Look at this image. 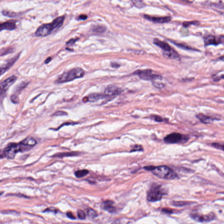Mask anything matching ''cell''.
I'll return each instance as SVG.
<instances>
[{"instance_id":"obj_1","label":"cell","mask_w":224,"mask_h":224,"mask_svg":"<svg viewBox=\"0 0 224 224\" xmlns=\"http://www.w3.org/2000/svg\"><path fill=\"white\" fill-rule=\"evenodd\" d=\"M37 144V141L33 137H29L19 143H10L3 150L4 157L13 159L19 152L29 151Z\"/></svg>"},{"instance_id":"obj_2","label":"cell","mask_w":224,"mask_h":224,"mask_svg":"<svg viewBox=\"0 0 224 224\" xmlns=\"http://www.w3.org/2000/svg\"><path fill=\"white\" fill-rule=\"evenodd\" d=\"M65 19L64 16H60L56 18L51 23L43 24L39 26L35 32V35L37 37H46L51 34L52 33L62 26Z\"/></svg>"},{"instance_id":"obj_3","label":"cell","mask_w":224,"mask_h":224,"mask_svg":"<svg viewBox=\"0 0 224 224\" xmlns=\"http://www.w3.org/2000/svg\"><path fill=\"white\" fill-rule=\"evenodd\" d=\"M84 72L82 68H76L64 72L59 76L56 82L58 84L65 83L72 81L75 79L83 77Z\"/></svg>"},{"instance_id":"obj_4","label":"cell","mask_w":224,"mask_h":224,"mask_svg":"<svg viewBox=\"0 0 224 224\" xmlns=\"http://www.w3.org/2000/svg\"><path fill=\"white\" fill-rule=\"evenodd\" d=\"M151 171L155 175L163 179H174L178 177L175 172L167 166L154 167Z\"/></svg>"},{"instance_id":"obj_5","label":"cell","mask_w":224,"mask_h":224,"mask_svg":"<svg viewBox=\"0 0 224 224\" xmlns=\"http://www.w3.org/2000/svg\"><path fill=\"white\" fill-rule=\"evenodd\" d=\"M165 192L160 186H153L150 189L147 194V200L151 202L160 201Z\"/></svg>"},{"instance_id":"obj_6","label":"cell","mask_w":224,"mask_h":224,"mask_svg":"<svg viewBox=\"0 0 224 224\" xmlns=\"http://www.w3.org/2000/svg\"><path fill=\"white\" fill-rule=\"evenodd\" d=\"M152 71L151 70H137L134 72V75H138L141 78L145 80L155 81L156 80H162V77L161 75L152 74Z\"/></svg>"},{"instance_id":"obj_7","label":"cell","mask_w":224,"mask_h":224,"mask_svg":"<svg viewBox=\"0 0 224 224\" xmlns=\"http://www.w3.org/2000/svg\"><path fill=\"white\" fill-rule=\"evenodd\" d=\"M188 139L186 136L181 135L180 134L174 133L171 134L165 137L164 141L167 144H177L186 141Z\"/></svg>"},{"instance_id":"obj_8","label":"cell","mask_w":224,"mask_h":224,"mask_svg":"<svg viewBox=\"0 0 224 224\" xmlns=\"http://www.w3.org/2000/svg\"><path fill=\"white\" fill-rule=\"evenodd\" d=\"M205 46L209 45H218L219 44L224 43V36L217 37L214 35H209L205 37L204 39Z\"/></svg>"},{"instance_id":"obj_9","label":"cell","mask_w":224,"mask_h":224,"mask_svg":"<svg viewBox=\"0 0 224 224\" xmlns=\"http://www.w3.org/2000/svg\"><path fill=\"white\" fill-rule=\"evenodd\" d=\"M191 217L196 221L198 222L211 221L215 219V215L213 213H210L207 215H202L199 214H192Z\"/></svg>"},{"instance_id":"obj_10","label":"cell","mask_w":224,"mask_h":224,"mask_svg":"<svg viewBox=\"0 0 224 224\" xmlns=\"http://www.w3.org/2000/svg\"><path fill=\"white\" fill-rule=\"evenodd\" d=\"M16 76L15 75L11 76L2 82L1 83V95L5 93L6 91L12 84L15 82L17 80Z\"/></svg>"},{"instance_id":"obj_11","label":"cell","mask_w":224,"mask_h":224,"mask_svg":"<svg viewBox=\"0 0 224 224\" xmlns=\"http://www.w3.org/2000/svg\"><path fill=\"white\" fill-rule=\"evenodd\" d=\"M122 90L119 87L113 85L108 86L105 91V94L108 96L118 95L120 94Z\"/></svg>"},{"instance_id":"obj_12","label":"cell","mask_w":224,"mask_h":224,"mask_svg":"<svg viewBox=\"0 0 224 224\" xmlns=\"http://www.w3.org/2000/svg\"><path fill=\"white\" fill-rule=\"evenodd\" d=\"M144 17L146 19L148 20L151 21L152 22H155L156 23H167L169 22L171 20V18L170 17H154L150 16L149 15H144Z\"/></svg>"},{"instance_id":"obj_13","label":"cell","mask_w":224,"mask_h":224,"mask_svg":"<svg viewBox=\"0 0 224 224\" xmlns=\"http://www.w3.org/2000/svg\"><path fill=\"white\" fill-rule=\"evenodd\" d=\"M19 57V55H17L15 57H13L12 58L9 60L7 61L5 64H3L1 66V75H2L5 72H6L12 65L14 64V63L16 61L18 58Z\"/></svg>"},{"instance_id":"obj_14","label":"cell","mask_w":224,"mask_h":224,"mask_svg":"<svg viewBox=\"0 0 224 224\" xmlns=\"http://www.w3.org/2000/svg\"><path fill=\"white\" fill-rule=\"evenodd\" d=\"M107 96H108L106 95L105 94L102 95V94L95 93V94H91L89 95H88V96L86 97L83 98V101L84 102H96L99 99H102Z\"/></svg>"},{"instance_id":"obj_15","label":"cell","mask_w":224,"mask_h":224,"mask_svg":"<svg viewBox=\"0 0 224 224\" xmlns=\"http://www.w3.org/2000/svg\"><path fill=\"white\" fill-rule=\"evenodd\" d=\"M101 207L104 210L107 211L108 212L113 213L115 212L116 209L114 206V202L113 201L108 200L102 203Z\"/></svg>"},{"instance_id":"obj_16","label":"cell","mask_w":224,"mask_h":224,"mask_svg":"<svg viewBox=\"0 0 224 224\" xmlns=\"http://www.w3.org/2000/svg\"><path fill=\"white\" fill-rule=\"evenodd\" d=\"M154 44L162 49L164 52L169 51L172 49L169 45L166 43L161 41L158 39H155L154 40Z\"/></svg>"},{"instance_id":"obj_17","label":"cell","mask_w":224,"mask_h":224,"mask_svg":"<svg viewBox=\"0 0 224 224\" xmlns=\"http://www.w3.org/2000/svg\"><path fill=\"white\" fill-rule=\"evenodd\" d=\"M16 25L15 23L12 22L8 21V22H4L2 23L1 24V31L3 30H8L11 31L15 29Z\"/></svg>"},{"instance_id":"obj_18","label":"cell","mask_w":224,"mask_h":224,"mask_svg":"<svg viewBox=\"0 0 224 224\" xmlns=\"http://www.w3.org/2000/svg\"><path fill=\"white\" fill-rule=\"evenodd\" d=\"M197 118L201 122L204 124H209L211 123L214 121V119L208 116L205 115L202 113H199L196 115Z\"/></svg>"},{"instance_id":"obj_19","label":"cell","mask_w":224,"mask_h":224,"mask_svg":"<svg viewBox=\"0 0 224 224\" xmlns=\"http://www.w3.org/2000/svg\"><path fill=\"white\" fill-rule=\"evenodd\" d=\"M163 55L167 58L173 59L175 60H179L180 57L177 52L173 49H172L170 51L168 52H164Z\"/></svg>"},{"instance_id":"obj_20","label":"cell","mask_w":224,"mask_h":224,"mask_svg":"<svg viewBox=\"0 0 224 224\" xmlns=\"http://www.w3.org/2000/svg\"><path fill=\"white\" fill-rule=\"evenodd\" d=\"M88 173H89V171L88 170H80L76 171L75 172V175L77 178H82L87 175Z\"/></svg>"},{"instance_id":"obj_21","label":"cell","mask_w":224,"mask_h":224,"mask_svg":"<svg viewBox=\"0 0 224 224\" xmlns=\"http://www.w3.org/2000/svg\"><path fill=\"white\" fill-rule=\"evenodd\" d=\"M78 155V153L75 152H67V153H61L55 155L53 157H55L62 158L68 156H75Z\"/></svg>"},{"instance_id":"obj_22","label":"cell","mask_w":224,"mask_h":224,"mask_svg":"<svg viewBox=\"0 0 224 224\" xmlns=\"http://www.w3.org/2000/svg\"><path fill=\"white\" fill-rule=\"evenodd\" d=\"M2 13L3 15L6 16L8 17H15L18 15V14L15 13V12H13V11H5V10H3L2 11Z\"/></svg>"},{"instance_id":"obj_23","label":"cell","mask_w":224,"mask_h":224,"mask_svg":"<svg viewBox=\"0 0 224 224\" xmlns=\"http://www.w3.org/2000/svg\"><path fill=\"white\" fill-rule=\"evenodd\" d=\"M87 215L88 217L91 218H95L98 216V214L97 213L96 211L95 210H94L93 209H88L87 211Z\"/></svg>"},{"instance_id":"obj_24","label":"cell","mask_w":224,"mask_h":224,"mask_svg":"<svg viewBox=\"0 0 224 224\" xmlns=\"http://www.w3.org/2000/svg\"><path fill=\"white\" fill-rule=\"evenodd\" d=\"M106 28L103 26H98L94 28L93 31L97 33H103L106 30Z\"/></svg>"},{"instance_id":"obj_25","label":"cell","mask_w":224,"mask_h":224,"mask_svg":"<svg viewBox=\"0 0 224 224\" xmlns=\"http://www.w3.org/2000/svg\"><path fill=\"white\" fill-rule=\"evenodd\" d=\"M211 146L217 149L224 151V144H221L219 143H213L211 144Z\"/></svg>"},{"instance_id":"obj_26","label":"cell","mask_w":224,"mask_h":224,"mask_svg":"<svg viewBox=\"0 0 224 224\" xmlns=\"http://www.w3.org/2000/svg\"><path fill=\"white\" fill-rule=\"evenodd\" d=\"M173 43L175 45H176V46H178V47L181 48V49H184V50H195L193 49H192V48L190 47L189 46H186V45L183 44H178V43Z\"/></svg>"},{"instance_id":"obj_27","label":"cell","mask_w":224,"mask_h":224,"mask_svg":"<svg viewBox=\"0 0 224 224\" xmlns=\"http://www.w3.org/2000/svg\"><path fill=\"white\" fill-rule=\"evenodd\" d=\"M132 2L135 6L139 8H143L146 5L144 3L141 1H133Z\"/></svg>"},{"instance_id":"obj_28","label":"cell","mask_w":224,"mask_h":224,"mask_svg":"<svg viewBox=\"0 0 224 224\" xmlns=\"http://www.w3.org/2000/svg\"><path fill=\"white\" fill-rule=\"evenodd\" d=\"M77 216L80 219L84 220L86 218V214L82 210H78L77 211Z\"/></svg>"},{"instance_id":"obj_29","label":"cell","mask_w":224,"mask_h":224,"mask_svg":"<svg viewBox=\"0 0 224 224\" xmlns=\"http://www.w3.org/2000/svg\"><path fill=\"white\" fill-rule=\"evenodd\" d=\"M199 22L197 21H192V22H183V26L184 27L186 28L189 27V26H191L192 25H198Z\"/></svg>"},{"instance_id":"obj_30","label":"cell","mask_w":224,"mask_h":224,"mask_svg":"<svg viewBox=\"0 0 224 224\" xmlns=\"http://www.w3.org/2000/svg\"><path fill=\"white\" fill-rule=\"evenodd\" d=\"M190 203L189 202H185V201H175L174 202V205L177 206H183L185 205H189Z\"/></svg>"},{"instance_id":"obj_31","label":"cell","mask_w":224,"mask_h":224,"mask_svg":"<svg viewBox=\"0 0 224 224\" xmlns=\"http://www.w3.org/2000/svg\"><path fill=\"white\" fill-rule=\"evenodd\" d=\"M152 84L155 87L158 88H163V87H164L165 86L163 83L159 82H156V81H153Z\"/></svg>"},{"instance_id":"obj_32","label":"cell","mask_w":224,"mask_h":224,"mask_svg":"<svg viewBox=\"0 0 224 224\" xmlns=\"http://www.w3.org/2000/svg\"><path fill=\"white\" fill-rule=\"evenodd\" d=\"M210 5L219 9H224V3H211Z\"/></svg>"},{"instance_id":"obj_33","label":"cell","mask_w":224,"mask_h":224,"mask_svg":"<svg viewBox=\"0 0 224 224\" xmlns=\"http://www.w3.org/2000/svg\"><path fill=\"white\" fill-rule=\"evenodd\" d=\"M13 49L11 48H8V49L2 50H3V51H1V55L2 56H3V55H7V54H8V53H10L11 52H13Z\"/></svg>"},{"instance_id":"obj_34","label":"cell","mask_w":224,"mask_h":224,"mask_svg":"<svg viewBox=\"0 0 224 224\" xmlns=\"http://www.w3.org/2000/svg\"><path fill=\"white\" fill-rule=\"evenodd\" d=\"M28 84V83L26 82H22L18 86V88H17V90H18V91L22 90L23 88H25V87H26Z\"/></svg>"},{"instance_id":"obj_35","label":"cell","mask_w":224,"mask_h":224,"mask_svg":"<svg viewBox=\"0 0 224 224\" xmlns=\"http://www.w3.org/2000/svg\"><path fill=\"white\" fill-rule=\"evenodd\" d=\"M11 102L14 103H18L19 101V99L18 96L15 95H13L11 97Z\"/></svg>"},{"instance_id":"obj_36","label":"cell","mask_w":224,"mask_h":224,"mask_svg":"<svg viewBox=\"0 0 224 224\" xmlns=\"http://www.w3.org/2000/svg\"><path fill=\"white\" fill-rule=\"evenodd\" d=\"M66 115H67V113L62 111H59L53 114V116H64Z\"/></svg>"},{"instance_id":"obj_37","label":"cell","mask_w":224,"mask_h":224,"mask_svg":"<svg viewBox=\"0 0 224 224\" xmlns=\"http://www.w3.org/2000/svg\"><path fill=\"white\" fill-rule=\"evenodd\" d=\"M143 150L142 147L141 146H135L132 148V152L134 151H141Z\"/></svg>"},{"instance_id":"obj_38","label":"cell","mask_w":224,"mask_h":224,"mask_svg":"<svg viewBox=\"0 0 224 224\" xmlns=\"http://www.w3.org/2000/svg\"><path fill=\"white\" fill-rule=\"evenodd\" d=\"M67 215L69 218L71 219H75L76 217L74 215L72 212H68L67 213Z\"/></svg>"},{"instance_id":"obj_39","label":"cell","mask_w":224,"mask_h":224,"mask_svg":"<svg viewBox=\"0 0 224 224\" xmlns=\"http://www.w3.org/2000/svg\"><path fill=\"white\" fill-rule=\"evenodd\" d=\"M112 224H125V223H124V221H123L120 219V220H116L114 222H113Z\"/></svg>"},{"instance_id":"obj_40","label":"cell","mask_w":224,"mask_h":224,"mask_svg":"<svg viewBox=\"0 0 224 224\" xmlns=\"http://www.w3.org/2000/svg\"><path fill=\"white\" fill-rule=\"evenodd\" d=\"M154 119H155V121H158V122H162V121H163V119L161 117H159V116H156L154 117Z\"/></svg>"},{"instance_id":"obj_41","label":"cell","mask_w":224,"mask_h":224,"mask_svg":"<svg viewBox=\"0 0 224 224\" xmlns=\"http://www.w3.org/2000/svg\"><path fill=\"white\" fill-rule=\"evenodd\" d=\"M77 40V39H70V40H69V41H68V42L66 43V44H73L75 43V42Z\"/></svg>"},{"instance_id":"obj_42","label":"cell","mask_w":224,"mask_h":224,"mask_svg":"<svg viewBox=\"0 0 224 224\" xmlns=\"http://www.w3.org/2000/svg\"><path fill=\"white\" fill-rule=\"evenodd\" d=\"M79 19H80V20H85L86 19H87V18H88V17H87V15H80L79 16Z\"/></svg>"},{"instance_id":"obj_43","label":"cell","mask_w":224,"mask_h":224,"mask_svg":"<svg viewBox=\"0 0 224 224\" xmlns=\"http://www.w3.org/2000/svg\"><path fill=\"white\" fill-rule=\"evenodd\" d=\"M111 66L112 67L114 68H117L120 67V65L119 64H117L116 63H112Z\"/></svg>"},{"instance_id":"obj_44","label":"cell","mask_w":224,"mask_h":224,"mask_svg":"<svg viewBox=\"0 0 224 224\" xmlns=\"http://www.w3.org/2000/svg\"><path fill=\"white\" fill-rule=\"evenodd\" d=\"M47 208V209H46V210H45V211H53V212H55L56 213V210H53V208Z\"/></svg>"},{"instance_id":"obj_45","label":"cell","mask_w":224,"mask_h":224,"mask_svg":"<svg viewBox=\"0 0 224 224\" xmlns=\"http://www.w3.org/2000/svg\"><path fill=\"white\" fill-rule=\"evenodd\" d=\"M52 60V58L51 57H48L46 59V60H45V64H48L49 62H50Z\"/></svg>"},{"instance_id":"obj_46","label":"cell","mask_w":224,"mask_h":224,"mask_svg":"<svg viewBox=\"0 0 224 224\" xmlns=\"http://www.w3.org/2000/svg\"><path fill=\"white\" fill-rule=\"evenodd\" d=\"M162 211L165 212V213H171L172 212V211H171V210H168V209H163L162 210Z\"/></svg>"},{"instance_id":"obj_47","label":"cell","mask_w":224,"mask_h":224,"mask_svg":"<svg viewBox=\"0 0 224 224\" xmlns=\"http://www.w3.org/2000/svg\"><path fill=\"white\" fill-rule=\"evenodd\" d=\"M220 60H222V61H224V57H222L220 58Z\"/></svg>"},{"instance_id":"obj_48","label":"cell","mask_w":224,"mask_h":224,"mask_svg":"<svg viewBox=\"0 0 224 224\" xmlns=\"http://www.w3.org/2000/svg\"><path fill=\"white\" fill-rule=\"evenodd\" d=\"M220 78L224 79V75H222L221 76H220Z\"/></svg>"}]
</instances>
